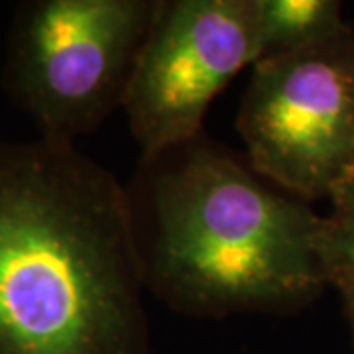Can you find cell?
<instances>
[{"mask_svg": "<svg viewBox=\"0 0 354 354\" xmlns=\"http://www.w3.org/2000/svg\"><path fill=\"white\" fill-rule=\"evenodd\" d=\"M127 187L75 144L0 142V354H150Z\"/></svg>", "mask_w": 354, "mask_h": 354, "instance_id": "1", "label": "cell"}, {"mask_svg": "<svg viewBox=\"0 0 354 354\" xmlns=\"http://www.w3.org/2000/svg\"><path fill=\"white\" fill-rule=\"evenodd\" d=\"M124 187L144 288L181 315H291L329 286L323 216L205 132L142 156Z\"/></svg>", "mask_w": 354, "mask_h": 354, "instance_id": "2", "label": "cell"}, {"mask_svg": "<svg viewBox=\"0 0 354 354\" xmlns=\"http://www.w3.org/2000/svg\"><path fill=\"white\" fill-rule=\"evenodd\" d=\"M160 0H26L2 88L39 136L75 144L122 109Z\"/></svg>", "mask_w": 354, "mask_h": 354, "instance_id": "3", "label": "cell"}, {"mask_svg": "<svg viewBox=\"0 0 354 354\" xmlns=\"http://www.w3.org/2000/svg\"><path fill=\"white\" fill-rule=\"evenodd\" d=\"M236 128L260 176L297 199L329 201L354 176V24L256 62Z\"/></svg>", "mask_w": 354, "mask_h": 354, "instance_id": "4", "label": "cell"}, {"mask_svg": "<svg viewBox=\"0 0 354 354\" xmlns=\"http://www.w3.org/2000/svg\"><path fill=\"white\" fill-rule=\"evenodd\" d=\"M256 59V0H160L122 104L142 156L201 134L213 99Z\"/></svg>", "mask_w": 354, "mask_h": 354, "instance_id": "5", "label": "cell"}, {"mask_svg": "<svg viewBox=\"0 0 354 354\" xmlns=\"http://www.w3.org/2000/svg\"><path fill=\"white\" fill-rule=\"evenodd\" d=\"M258 59L307 50L346 28L339 0H256Z\"/></svg>", "mask_w": 354, "mask_h": 354, "instance_id": "6", "label": "cell"}, {"mask_svg": "<svg viewBox=\"0 0 354 354\" xmlns=\"http://www.w3.org/2000/svg\"><path fill=\"white\" fill-rule=\"evenodd\" d=\"M330 213L323 216L321 258L327 272L354 270V176L330 195Z\"/></svg>", "mask_w": 354, "mask_h": 354, "instance_id": "7", "label": "cell"}, {"mask_svg": "<svg viewBox=\"0 0 354 354\" xmlns=\"http://www.w3.org/2000/svg\"><path fill=\"white\" fill-rule=\"evenodd\" d=\"M329 286H333L342 304V313L348 323L354 346V270H339L329 276Z\"/></svg>", "mask_w": 354, "mask_h": 354, "instance_id": "8", "label": "cell"}]
</instances>
